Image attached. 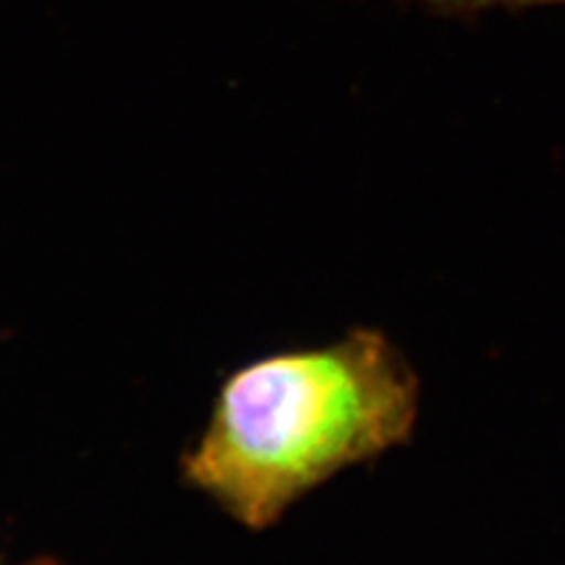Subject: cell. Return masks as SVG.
Returning a JSON list of instances; mask_svg holds the SVG:
<instances>
[{
  "mask_svg": "<svg viewBox=\"0 0 565 565\" xmlns=\"http://www.w3.org/2000/svg\"><path fill=\"white\" fill-rule=\"evenodd\" d=\"M31 565H43V563H31Z\"/></svg>",
  "mask_w": 565,
  "mask_h": 565,
  "instance_id": "obj_3",
  "label": "cell"
},
{
  "mask_svg": "<svg viewBox=\"0 0 565 565\" xmlns=\"http://www.w3.org/2000/svg\"><path fill=\"white\" fill-rule=\"evenodd\" d=\"M434 3L448 6H565V0H434Z\"/></svg>",
  "mask_w": 565,
  "mask_h": 565,
  "instance_id": "obj_2",
  "label": "cell"
},
{
  "mask_svg": "<svg viewBox=\"0 0 565 565\" xmlns=\"http://www.w3.org/2000/svg\"><path fill=\"white\" fill-rule=\"evenodd\" d=\"M419 388L380 330L271 353L228 375L186 483L247 530H267L313 488L411 438Z\"/></svg>",
  "mask_w": 565,
  "mask_h": 565,
  "instance_id": "obj_1",
  "label": "cell"
}]
</instances>
